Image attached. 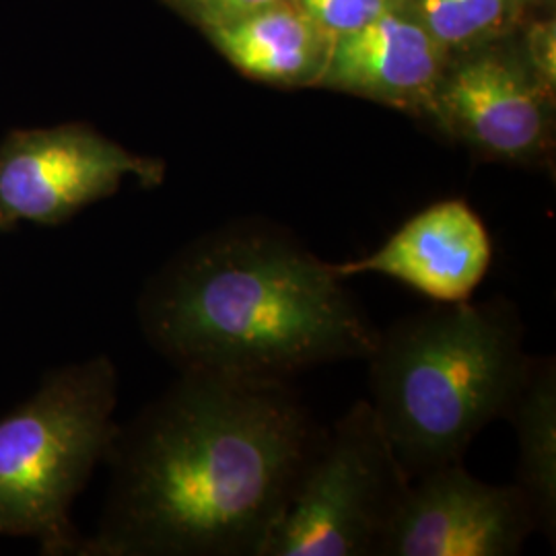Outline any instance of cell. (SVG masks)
I'll return each mask as SVG.
<instances>
[{
  "label": "cell",
  "instance_id": "obj_7",
  "mask_svg": "<svg viewBox=\"0 0 556 556\" xmlns=\"http://www.w3.org/2000/svg\"><path fill=\"white\" fill-rule=\"evenodd\" d=\"M128 178L160 184L163 165L80 124L17 130L0 142V217L60 223Z\"/></svg>",
  "mask_w": 556,
  "mask_h": 556
},
{
  "label": "cell",
  "instance_id": "obj_4",
  "mask_svg": "<svg viewBox=\"0 0 556 556\" xmlns=\"http://www.w3.org/2000/svg\"><path fill=\"white\" fill-rule=\"evenodd\" d=\"M118 374L91 358L60 369L17 413L0 420V536L73 548L71 505L118 433Z\"/></svg>",
  "mask_w": 556,
  "mask_h": 556
},
{
  "label": "cell",
  "instance_id": "obj_9",
  "mask_svg": "<svg viewBox=\"0 0 556 556\" xmlns=\"http://www.w3.org/2000/svg\"><path fill=\"white\" fill-rule=\"evenodd\" d=\"M493 239L466 200L433 202L404 220L378 250L332 264L340 278L381 275L431 299L462 303L475 298L491 270Z\"/></svg>",
  "mask_w": 556,
  "mask_h": 556
},
{
  "label": "cell",
  "instance_id": "obj_12",
  "mask_svg": "<svg viewBox=\"0 0 556 556\" xmlns=\"http://www.w3.org/2000/svg\"><path fill=\"white\" fill-rule=\"evenodd\" d=\"M505 418L517 441L516 484L534 509L538 532L556 536V363L530 355Z\"/></svg>",
  "mask_w": 556,
  "mask_h": 556
},
{
  "label": "cell",
  "instance_id": "obj_15",
  "mask_svg": "<svg viewBox=\"0 0 556 556\" xmlns=\"http://www.w3.org/2000/svg\"><path fill=\"white\" fill-rule=\"evenodd\" d=\"M184 20L194 23L200 31L245 20L278 0H165Z\"/></svg>",
  "mask_w": 556,
  "mask_h": 556
},
{
  "label": "cell",
  "instance_id": "obj_8",
  "mask_svg": "<svg viewBox=\"0 0 556 556\" xmlns=\"http://www.w3.org/2000/svg\"><path fill=\"white\" fill-rule=\"evenodd\" d=\"M536 532L516 482H484L457 462L413 478L381 556H516Z\"/></svg>",
  "mask_w": 556,
  "mask_h": 556
},
{
  "label": "cell",
  "instance_id": "obj_13",
  "mask_svg": "<svg viewBox=\"0 0 556 556\" xmlns=\"http://www.w3.org/2000/svg\"><path fill=\"white\" fill-rule=\"evenodd\" d=\"M400 7L454 59L519 34L536 17L538 0H400Z\"/></svg>",
  "mask_w": 556,
  "mask_h": 556
},
{
  "label": "cell",
  "instance_id": "obj_11",
  "mask_svg": "<svg viewBox=\"0 0 556 556\" xmlns=\"http://www.w3.org/2000/svg\"><path fill=\"white\" fill-rule=\"evenodd\" d=\"M204 36L243 77L285 89L319 87L334 46L298 0H278Z\"/></svg>",
  "mask_w": 556,
  "mask_h": 556
},
{
  "label": "cell",
  "instance_id": "obj_2",
  "mask_svg": "<svg viewBox=\"0 0 556 556\" xmlns=\"http://www.w3.org/2000/svg\"><path fill=\"white\" fill-rule=\"evenodd\" d=\"M139 316L144 337L181 371L252 381L367 361L379 338L346 278L268 220L194 239L147 285Z\"/></svg>",
  "mask_w": 556,
  "mask_h": 556
},
{
  "label": "cell",
  "instance_id": "obj_16",
  "mask_svg": "<svg viewBox=\"0 0 556 556\" xmlns=\"http://www.w3.org/2000/svg\"><path fill=\"white\" fill-rule=\"evenodd\" d=\"M523 52L546 85L556 89V23L555 17L530 21L521 31Z\"/></svg>",
  "mask_w": 556,
  "mask_h": 556
},
{
  "label": "cell",
  "instance_id": "obj_5",
  "mask_svg": "<svg viewBox=\"0 0 556 556\" xmlns=\"http://www.w3.org/2000/svg\"><path fill=\"white\" fill-rule=\"evenodd\" d=\"M413 478L369 400L324 429L262 556H381Z\"/></svg>",
  "mask_w": 556,
  "mask_h": 556
},
{
  "label": "cell",
  "instance_id": "obj_3",
  "mask_svg": "<svg viewBox=\"0 0 556 556\" xmlns=\"http://www.w3.org/2000/svg\"><path fill=\"white\" fill-rule=\"evenodd\" d=\"M523 340L505 298L435 303L379 330L369 404L408 477L462 462L505 418L530 358Z\"/></svg>",
  "mask_w": 556,
  "mask_h": 556
},
{
  "label": "cell",
  "instance_id": "obj_10",
  "mask_svg": "<svg viewBox=\"0 0 556 556\" xmlns=\"http://www.w3.org/2000/svg\"><path fill=\"white\" fill-rule=\"evenodd\" d=\"M452 56L404 9L334 40L319 87L422 119Z\"/></svg>",
  "mask_w": 556,
  "mask_h": 556
},
{
  "label": "cell",
  "instance_id": "obj_14",
  "mask_svg": "<svg viewBox=\"0 0 556 556\" xmlns=\"http://www.w3.org/2000/svg\"><path fill=\"white\" fill-rule=\"evenodd\" d=\"M301 9L334 40L402 9L400 0H298Z\"/></svg>",
  "mask_w": 556,
  "mask_h": 556
},
{
  "label": "cell",
  "instance_id": "obj_6",
  "mask_svg": "<svg viewBox=\"0 0 556 556\" xmlns=\"http://www.w3.org/2000/svg\"><path fill=\"white\" fill-rule=\"evenodd\" d=\"M555 91L516 34L450 60L422 119L480 160L540 167L555 153Z\"/></svg>",
  "mask_w": 556,
  "mask_h": 556
},
{
  "label": "cell",
  "instance_id": "obj_1",
  "mask_svg": "<svg viewBox=\"0 0 556 556\" xmlns=\"http://www.w3.org/2000/svg\"><path fill=\"white\" fill-rule=\"evenodd\" d=\"M321 433L291 381L181 371L114 438L91 553L264 555Z\"/></svg>",
  "mask_w": 556,
  "mask_h": 556
},
{
  "label": "cell",
  "instance_id": "obj_17",
  "mask_svg": "<svg viewBox=\"0 0 556 556\" xmlns=\"http://www.w3.org/2000/svg\"><path fill=\"white\" fill-rule=\"evenodd\" d=\"M7 225H4V220H2V217H0V229H4Z\"/></svg>",
  "mask_w": 556,
  "mask_h": 556
}]
</instances>
